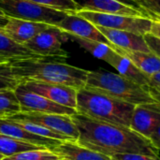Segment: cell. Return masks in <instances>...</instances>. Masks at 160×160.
I'll return each instance as SVG.
<instances>
[{"mask_svg": "<svg viewBox=\"0 0 160 160\" xmlns=\"http://www.w3.org/2000/svg\"><path fill=\"white\" fill-rule=\"evenodd\" d=\"M6 119L11 121L29 122L41 127H44L54 132L67 135L77 142L80 133L73 123L71 116L54 114V113H43V112H18Z\"/></svg>", "mask_w": 160, "mask_h": 160, "instance_id": "7", "label": "cell"}, {"mask_svg": "<svg viewBox=\"0 0 160 160\" xmlns=\"http://www.w3.org/2000/svg\"><path fill=\"white\" fill-rule=\"evenodd\" d=\"M51 24L8 17V22L3 28L5 33L15 42L23 45L40 32L48 29Z\"/></svg>", "mask_w": 160, "mask_h": 160, "instance_id": "15", "label": "cell"}, {"mask_svg": "<svg viewBox=\"0 0 160 160\" xmlns=\"http://www.w3.org/2000/svg\"><path fill=\"white\" fill-rule=\"evenodd\" d=\"M20 112L21 107L15 91H0V118H7Z\"/></svg>", "mask_w": 160, "mask_h": 160, "instance_id": "23", "label": "cell"}, {"mask_svg": "<svg viewBox=\"0 0 160 160\" xmlns=\"http://www.w3.org/2000/svg\"><path fill=\"white\" fill-rule=\"evenodd\" d=\"M160 126V103L136 105L132 113L130 129L141 136L150 139Z\"/></svg>", "mask_w": 160, "mask_h": 160, "instance_id": "11", "label": "cell"}, {"mask_svg": "<svg viewBox=\"0 0 160 160\" xmlns=\"http://www.w3.org/2000/svg\"><path fill=\"white\" fill-rule=\"evenodd\" d=\"M76 13L96 26L128 31L142 36L151 33L153 23V20L145 17L101 13L87 10H79Z\"/></svg>", "mask_w": 160, "mask_h": 160, "instance_id": "6", "label": "cell"}, {"mask_svg": "<svg viewBox=\"0 0 160 160\" xmlns=\"http://www.w3.org/2000/svg\"><path fill=\"white\" fill-rule=\"evenodd\" d=\"M16 97L19 100L22 112H43L72 116L77 112L73 108H68L57 104L46 98L38 96L33 92L25 90L21 84L15 89Z\"/></svg>", "mask_w": 160, "mask_h": 160, "instance_id": "9", "label": "cell"}, {"mask_svg": "<svg viewBox=\"0 0 160 160\" xmlns=\"http://www.w3.org/2000/svg\"><path fill=\"white\" fill-rule=\"evenodd\" d=\"M97 27L112 45L120 49L143 52H151L142 35L135 34L128 31L110 29L100 26H97Z\"/></svg>", "mask_w": 160, "mask_h": 160, "instance_id": "16", "label": "cell"}, {"mask_svg": "<svg viewBox=\"0 0 160 160\" xmlns=\"http://www.w3.org/2000/svg\"><path fill=\"white\" fill-rule=\"evenodd\" d=\"M135 105L82 88L77 93L76 112L93 120L130 128Z\"/></svg>", "mask_w": 160, "mask_h": 160, "instance_id": "3", "label": "cell"}, {"mask_svg": "<svg viewBox=\"0 0 160 160\" xmlns=\"http://www.w3.org/2000/svg\"><path fill=\"white\" fill-rule=\"evenodd\" d=\"M67 34L60 28L51 25L48 29L40 32L32 39L23 44L28 50L41 56L68 57V52L62 48L64 41L68 40Z\"/></svg>", "mask_w": 160, "mask_h": 160, "instance_id": "8", "label": "cell"}, {"mask_svg": "<svg viewBox=\"0 0 160 160\" xmlns=\"http://www.w3.org/2000/svg\"><path fill=\"white\" fill-rule=\"evenodd\" d=\"M56 27L60 28L65 33L73 36L105 43L114 51L115 46L104 37L98 27L86 19L79 16L76 12H69Z\"/></svg>", "mask_w": 160, "mask_h": 160, "instance_id": "12", "label": "cell"}, {"mask_svg": "<svg viewBox=\"0 0 160 160\" xmlns=\"http://www.w3.org/2000/svg\"><path fill=\"white\" fill-rule=\"evenodd\" d=\"M21 83V80L12 71L10 62L0 63V91H15Z\"/></svg>", "mask_w": 160, "mask_h": 160, "instance_id": "25", "label": "cell"}, {"mask_svg": "<svg viewBox=\"0 0 160 160\" xmlns=\"http://www.w3.org/2000/svg\"><path fill=\"white\" fill-rule=\"evenodd\" d=\"M66 34L68 38H70L73 41H76L82 49H84L86 52L91 53L93 56H95L96 58L101 59L108 64L111 63L112 57L116 53V52H114L109 45H107L105 43L86 39L83 38H80L77 36L68 34V33H66Z\"/></svg>", "mask_w": 160, "mask_h": 160, "instance_id": "21", "label": "cell"}, {"mask_svg": "<svg viewBox=\"0 0 160 160\" xmlns=\"http://www.w3.org/2000/svg\"><path fill=\"white\" fill-rule=\"evenodd\" d=\"M21 85L27 91L46 98L57 104L76 110L78 91L72 87L37 81L24 82Z\"/></svg>", "mask_w": 160, "mask_h": 160, "instance_id": "10", "label": "cell"}, {"mask_svg": "<svg viewBox=\"0 0 160 160\" xmlns=\"http://www.w3.org/2000/svg\"><path fill=\"white\" fill-rule=\"evenodd\" d=\"M37 4L66 12H77L78 7L73 0H30Z\"/></svg>", "mask_w": 160, "mask_h": 160, "instance_id": "27", "label": "cell"}, {"mask_svg": "<svg viewBox=\"0 0 160 160\" xmlns=\"http://www.w3.org/2000/svg\"><path fill=\"white\" fill-rule=\"evenodd\" d=\"M4 158H5V157H4L3 155H1V154H0V160H3Z\"/></svg>", "mask_w": 160, "mask_h": 160, "instance_id": "37", "label": "cell"}, {"mask_svg": "<svg viewBox=\"0 0 160 160\" xmlns=\"http://www.w3.org/2000/svg\"><path fill=\"white\" fill-rule=\"evenodd\" d=\"M45 149H46L45 147L19 142L15 139H12L8 136L0 133V154L3 155L5 158L13 156L21 152L31 151V150H45Z\"/></svg>", "mask_w": 160, "mask_h": 160, "instance_id": "22", "label": "cell"}, {"mask_svg": "<svg viewBox=\"0 0 160 160\" xmlns=\"http://www.w3.org/2000/svg\"><path fill=\"white\" fill-rule=\"evenodd\" d=\"M8 22V16H7L1 9H0V28L3 29L5 25Z\"/></svg>", "mask_w": 160, "mask_h": 160, "instance_id": "35", "label": "cell"}, {"mask_svg": "<svg viewBox=\"0 0 160 160\" xmlns=\"http://www.w3.org/2000/svg\"><path fill=\"white\" fill-rule=\"evenodd\" d=\"M66 57L41 56L10 62L13 73L22 83L37 81L72 87L77 91L84 88L88 70L68 65Z\"/></svg>", "mask_w": 160, "mask_h": 160, "instance_id": "2", "label": "cell"}, {"mask_svg": "<svg viewBox=\"0 0 160 160\" xmlns=\"http://www.w3.org/2000/svg\"><path fill=\"white\" fill-rule=\"evenodd\" d=\"M147 89H148V91H149V93L151 94V96L158 101V102H159L160 103V91H158V90H156V89H154V88H152V87H147Z\"/></svg>", "mask_w": 160, "mask_h": 160, "instance_id": "36", "label": "cell"}, {"mask_svg": "<svg viewBox=\"0 0 160 160\" xmlns=\"http://www.w3.org/2000/svg\"><path fill=\"white\" fill-rule=\"evenodd\" d=\"M114 52L128 57L141 71L146 74L149 78L160 72V58L154 52H143L136 51L123 50L118 47L114 48Z\"/></svg>", "mask_w": 160, "mask_h": 160, "instance_id": "19", "label": "cell"}, {"mask_svg": "<svg viewBox=\"0 0 160 160\" xmlns=\"http://www.w3.org/2000/svg\"><path fill=\"white\" fill-rule=\"evenodd\" d=\"M17 126H19L20 128L41 137L44 138H49V139H53V140H58L61 142H76L72 138L64 135V134H60L57 132H54L52 130H50L44 127L33 124V123H29V122H20V121H13Z\"/></svg>", "mask_w": 160, "mask_h": 160, "instance_id": "24", "label": "cell"}, {"mask_svg": "<svg viewBox=\"0 0 160 160\" xmlns=\"http://www.w3.org/2000/svg\"><path fill=\"white\" fill-rule=\"evenodd\" d=\"M149 87H152L158 91H160V72L153 75L150 77V85Z\"/></svg>", "mask_w": 160, "mask_h": 160, "instance_id": "32", "label": "cell"}, {"mask_svg": "<svg viewBox=\"0 0 160 160\" xmlns=\"http://www.w3.org/2000/svg\"><path fill=\"white\" fill-rule=\"evenodd\" d=\"M110 65L113 67L124 78L145 88L150 85V78L141 71L128 57L116 52Z\"/></svg>", "mask_w": 160, "mask_h": 160, "instance_id": "20", "label": "cell"}, {"mask_svg": "<svg viewBox=\"0 0 160 160\" xmlns=\"http://www.w3.org/2000/svg\"><path fill=\"white\" fill-rule=\"evenodd\" d=\"M112 160H160V158H154L141 154H119L112 156Z\"/></svg>", "mask_w": 160, "mask_h": 160, "instance_id": "30", "label": "cell"}, {"mask_svg": "<svg viewBox=\"0 0 160 160\" xmlns=\"http://www.w3.org/2000/svg\"><path fill=\"white\" fill-rule=\"evenodd\" d=\"M37 57H41V55L36 54L23 45L15 42L4 30H0V63Z\"/></svg>", "mask_w": 160, "mask_h": 160, "instance_id": "18", "label": "cell"}, {"mask_svg": "<svg viewBox=\"0 0 160 160\" xmlns=\"http://www.w3.org/2000/svg\"><path fill=\"white\" fill-rule=\"evenodd\" d=\"M0 30H3V29H1V28H0Z\"/></svg>", "mask_w": 160, "mask_h": 160, "instance_id": "39", "label": "cell"}, {"mask_svg": "<svg viewBox=\"0 0 160 160\" xmlns=\"http://www.w3.org/2000/svg\"><path fill=\"white\" fill-rule=\"evenodd\" d=\"M144 39L152 52H154L158 58H160V38L154 36L152 33L145 34Z\"/></svg>", "mask_w": 160, "mask_h": 160, "instance_id": "29", "label": "cell"}, {"mask_svg": "<svg viewBox=\"0 0 160 160\" xmlns=\"http://www.w3.org/2000/svg\"><path fill=\"white\" fill-rule=\"evenodd\" d=\"M0 9L8 17L57 26L69 12L56 10L30 0H0Z\"/></svg>", "mask_w": 160, "mask_h": 160, "instance_id": "5", "label": "cell"}, {"mask_svg": "<svg viewBox=\"0 0 160 160\" xmlns=\"http://www.w3.org/2000/svg\"><path fill=\"white\" fill-rule=\"evenodd\" d=\"M151 141V142L153 143V145L160 151V126L156 129V131L153 133V135L150 137L149 139Z\"/></svg>", "mask_w": 160, "mask_h": 160, "instance_id": "31", "label": "cell"}, {"mask_svg": "<svg viewBox=\"0 0 160 160\" xmlns=\"http://www.w3.org/2000/svg\"><path fill=\"white\" fill-rule=\"evenodd\" d=\"M73 1L78 7V11L87 10V11L101 12V13L145 17L151 19V17L148 14L135 8L128 6L118 0H73Z\"/></svg>", "mask_w": 160, "mask_h": 160, "instance_id": "13", "label": "cell"}, {"mask_svg": "<svg viewBox=\"0 0 160 160\" xmlns=\"http://www.w3.org/2000/svg\"><path fill=\"white\" fill-rule=\"evenodd\" d=\"M51 152L65 160H112L110 157L82 147L76 142H63Z\"/></svg>", "mask_w": 160, "mask_h": 160, "instance_id": "17", "label": "cell"}, {"mask_svg": "<svg viewBox=\"0 0 160 160\" xmlns=\"http://www.w3.org/2000/svg\"><path fill=\"white\" fill-rule=\"evenodd\" d=\"M118 1H120V2H122V3H124V4L128 5V6H130V7H132V8H137V9H139V10H141V11H142V12H144V13H146V14H148L147 11L144 10V9L138 4V2H137L136 0H118ZM148 15H149V14H148ZM149 16H150V15H149Z\"/></svg>", "mask_w": 160, "mask_h": 160, "instance_id": "33", "label": "cell"}, {"mask_svg": "<svg viewBox=\"0 0 160 160\" xmlns=\"http://www.w3.org/2000/svg\"><path fill=\"white\" fill-rule=\"evenodd\" d=\"M153 21H160V0H136Z\"/></svg>", "mask_w": 160, "mask_h": 160, "instance_id": "28", "label": "cell"}, {"mask_svg": "<svg viewBox=\"0 0 160 160\" xmlns=\"http://www.w3.org/2000/svg\"><path fill=\"white\" fill-rule=\"evenodd\" d=\"M60 160H65V159H61V158H60Z\"/></svg>", "mask_w": 160, "mask_h": 160, "instance_id": "38", "label": "cell"}, {"mask_svg": "<svg viewBox=\"0 0 160 160\" xmlns=\"http://www.w3.org/2000/svg\"><path fill=\"white\" fill-rule=\"evenodd\" d=\"M71 119L80 133L76 143L82 147L110 158L119 154H141L160 158L158 150L149 139L128 128L98 122L77 112Z\"/></svg>", "mask_w": 160, "mask_h": 160, "instance_id": "1", "label": "cell"}, {"mask_svg": "<svg viewBox=\"0 0 160 160\" xmlns=\"http://www.w3.org/2000/svg\"><path fill=\"white\" fill-rule=\"evenodd\" d=\"M151 33L160 38V21H153Z\"/></svg>", "mask_w": 160, "mask_h": 160, "instance_id": "34", "label": "cell"}, {"mask_svg": "<svg viewBox=\"0 0 160 160\" xmlns=\"http://www.w3.org/2000/svg\"><path fill=\"white\" fill-rule=\"evenodd\" d=\"M0 133L6 136H8L12 139H15L19 142L45 147L46 149L50 151L63 142L58 140L44 138V137L33 134L20 128L19 126H17L13 121L6 119V118H0Z\"/></svg>", "mask_w": 160, "mask_h": 160, "instance_id": "14", "label": "cell"}, {"mask_svg": "<svg viewBox=\"0 0 160 160\" xmlns=\"http://www.w3.org/2000/svg\"><path fill=\"white\" fill-rule=\"evenodd\" d=\"M84 88L135 106L158 102L147 88L124 78L120 74L103 69L89 71Z\"/></svg>", "mask_w": 160, "mask_h": 160, "instance_id": "4", "label": "cell"}, {"mask_svg": "<svg viewBox=\"0 0 160 160\" xmlns=\"http://www.w3.org/2000/svg\"><path fill=\"white\" fill-rule=\"evenodd\" d=\"M3 160H60V158L50 150H31L21 152Z\"/></svg>", "mask_w": 160, "mask_h": 160, "instance_id": "26", "label": "cell"}]
</instances>
